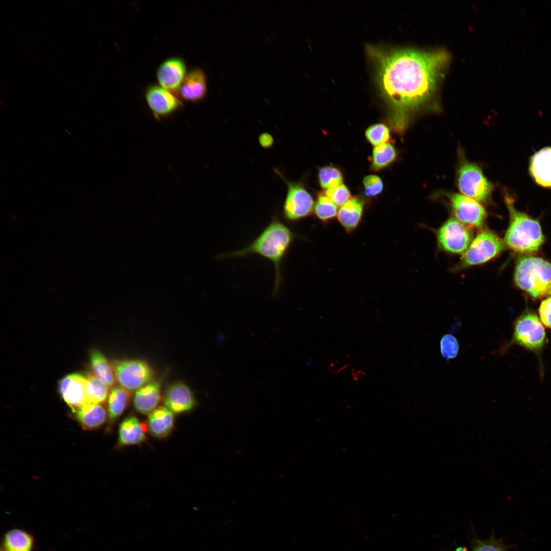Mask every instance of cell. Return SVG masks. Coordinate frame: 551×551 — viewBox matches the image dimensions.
Segmentation results:
<instances>
[{"mask_svg":"<svg viewBox=\"0 0 551 551\" xmlns=\"http://www.w3.org/2000/svg\"><path fill=\"white\" fill-rule=\"evenodd\" d=\"M382 94L391 108L389 123L404 132L413 113L432 96L448 56L444 51L384 49L368 46Z\"/></svg>","mask_w":551,"mask_h":551,"instance_id":"obj_1","label":"cell"},{"mask_svg":"<svg viewBox=\"0 0 551 551\" xmlns=\"http://www.w3.org/2000/svg\"><path fill=\"white\" fill-rule=\"evenodd\" d=\"M296 237L290 227L277 215H274L268 224L249 244L240 249L219 254L215 258H239L257 255L268 260L274 266L272 295L276 297L283 282V262Z\"/></svg>","mask_w":551,"mask_h":551,"instance_id":"obj_2","label":"cell"},{"mask_svg":"<svg viewBox=\"0 0 551 551\" xmlns=\"http://www.w3.org/2000/svg\"><path fill=\"white\" fill-rule=\"evenodd\" d=\"M504 200L510 215L509 226L503 240L506 246L520 253L536 252L544 240L539 222L518 211L514 199L506 192Z\"/></svg>","mask_w":551,"mask_h":551,"instance_id":"obj_3","label":"cell"},{"mask_svg":"<svg viewBox=\"0 0 551 551\" xmlns=\"http://www.w3.org/2000/svg\"><path fill=\"white\" fill-rule=\"evenodd\" d=\"M514 281L533 297L551 296V263L539 257L522 256L516 262Z\"/></svg>","mask_w":551,"mask_h":551,"instance_id":"obj_4","label":"cell"},{"mask_svg":"<svg viewBox=\"0 0 551 551\" xmlns=\"http://www.w3.org/2000/svg\"><path fill=\"white\" fill-rule=\"evenodd\" d=\"M506 247L504 241L489 230L480 231L463 253L458 266L464 268L485 263L501 253Z\"/></svg>","mask_w":551,"mask_h":551,"instance_id":"obj_5","label":"cell"},{"mask_svg":"<svg viewBox=\"0 0 551 551\" xmlns=\"http://www.w3.org/2000/svg\"><path fill=\"white\" fill-rule=\"evenodd\" d=\"M457 184L463 195L479 202L487 203L491 199L493 185L475 163L465 159L461 161L457 170Z\"/></svg>","mask_w":551,"mask_h":551,"instance_id":"obj_6","label":"cell"},{"mask_svg":"<svg viewBox=\"0 0 551 551\" xmlns=\"http://www.w3.org/2000/svg\"><path fill=\"white\" fill-rule=\"evenodd\" d=\"M276 172L285 181L287 187L282 209L284 219L289 223H293L309 216L315 206L310 193L302 183L289 181L279 171L277 170Z\"/></svg>","mask_w":551,"mask_h":551,"instance_id":"obj_7","label":"cell"},{"mask_svg":"<svg viewBox=\"0 0 551 551\" xmlns=\"http://www.w3.org/2000/svg\"><path fill=\"white\" fill-rule=\"evenodd\" d=\"M116 382L130 392L152 381L154 371L145 361L139 360H116L112 364Z\"/></svg>","mask_w":551,"mask_h":551,"instance_id":"obj_8","label":"cell"},{"mask_svg":"<svg viewBox=\"0 0 551 551\" xmlns=\"http://www.w3.org/2000/svg\"><path fill=\"white\" fill-rule=\"evenodd\" d=\"M440 248L452 254L464 253L472 241V234L468 227L454 217L448 219L437 232Z\"/></svg>","mask_w":551,"mask_h":551,"instance_id":"obj_9","label":"cell"},{"mask_svg":"<svg viewBox=\"0 0 551 551\" xmlns=\"http://www.w3.org/2000/svg\"><path fill=\"white\" fill-rule=\"evenodd\" d=\"M455 218L467 227L479 228L485 222L487 212L481 203L470 197L456 193H447Z\"/></svg>","mask_w":551,"mask_h":551,"instance_id":"obj_10","label":"cell"},{"mask_svg":"<svg viewBox=\"0 0 551 551\" xmlns=\"http://www.w3.org/2000/svg\"><path fill=\"white\" fill-rule=\"evenodd\" d=\"M514 336L518 343L530 349H537L542 346L545 333L537 315L529 313L522 315L517 320Z\"/></svg>","mask_w":551,"mask_h":551,"instance_id":"obj_11","label":"cell"},{"mask_svg":"<svg viewBox=\"0 0 551 551\" xmlns=\"http://www.w3.org/2000/svg\"><path fill=\"white\" fill-rule=\"evenodd\" d=\"M145 99L155 118L158 120L172 114L182 106L178 98L170 91L157 85L147 88Z\"/></svg>","mask_w":551,"mask_h":551,"instance_id":"obj_12","label":"cell"},{"mask_svg":"<svg viewBox=\"0 0 551 551\" xmlns=\"http://www.w3.org/2000/svg\"><path fill=\"white\" fill-rule=\"evenodd\" d=\"M86 376L73 373L65 376L59 382L60 395L71 410L86 403Z\"/></svg>","mask_w":551,"mask_h":551,"instance_id":"obj_13","label":"cell"},{"mask_svg":"<svg viewBox=\"0 0 551 551\" xmlns=\"http://www.w3.org/2000/svg\"><path fill=\"white\" fill-rule=\"evenodd\" d=\"M163 402L166 407L176 413L189 411L196 405L195 398L191 390L181 382L173 383L167 388Z\"/></svg>","mask_w":551,"mask_h":551,"instance_id":"obj_14","label":"cell"},{"mask_svg":"<svg viewBox=\"0 0 551 551\" xmlns=\"http://www.w3.org/2000/svg\"><path fill=\"white\" fill-rule=\"evenodd\" d=\"M186 65L179 58H171L164 61L157 72L158 81L161 86L171 91L179 89L185 76Z\"/></svg>","mask_w":551,"mask_h":551,"instance_id":"obj_15","label":"cell"},{"mask_svg":"<svg viewBox=\"0 0 551 551\" xmlns=\"http://www.w3.org/2000/svg\"><path fill=\"white\" fill-rule=\"evenodd\" d=\"M73 418L84 430H92L103 425L108 417L103 404L86 403L71 410Z\"/></svg>","mask_w":551,"mask_h":551,"instance_id":"obj_16","label":"cell"},{"mask_svg":"<svg viewBox=\"0 0 551 551\" xmlns=\"http://www.w3.org/2000/svg\"><path fill=\"white\" fill-rule=\"evenodd\" d=\"M529 171L536 184L551 188V147L542 148L532 156Z\"/></svg>","mask_w":551,"mask_h":551,"instance_id":"obj_17","label":"cell"},{"mask_svg":"<svg viewBox=\"0 0 551 551\" xmlns=\"http://www.w3.org/2000/svg\"><path fill=\"white\" fill-rule=\"evenodd\" d=\"M184 100L197 102L203 99L207 93V80L204 72L198 69L190 71L186 75L179 89Z\"/></svg>","mask_w":551,"mask_h":551,"instance_id":"obj_18","label":"cell"},{"mask_svg":"<svg viewBox=\"0 0 551 551\" xmlns=\"http://www.w3.org/2000/svg\"><path fill=\"white\" fill-rule=\"evenodd\" d=\"M161 399V384L152 380L136 391L133 405L138 412L149 414L157 408Z\"/></svg>","mask_w":551,"mask_h":551,"instance_id":"obj_19","label":"cell"},{"mask_svg":"<svg viewBox=\"0 0 551 551\" xmlns=\"http://www.w3.org/2000/svg\"><path fill=\"white\" fill-rule=\"evenodd\" d=\"M147 425L141 423L135 416L126 418L120 424L118 431V446L138 444L146 440L145 432Z\"/></svg>","mask_w":551,"mask_h":551,"instance_id":"obj_20","label":"cell"},{"mask_svg":"<svg viewBox=\"0 0 551 551\" xmlns=\"http://www.w3.org/2000/svg\"><path fill=\"white\" fill-rule=\"evenodd\" d=\"M173 423V413L165 406H160L149 414L146 425L153 436L163 438L171 432Z\"/></svg>","mask_w":551,"mask_h":551,"instance_id":"obj_21","label":"cell"},{"mask_svg":"<svg viewBox=\"0 0 551 551\" xmlns=\"http://www.w3.org/2000/svg\"><path fill=\"white\" fill-rule=\"evenodd\" d=\"M363 213L362 201L354 197L341 206L338 213V219L345 230L350 233L359 224Z\"/></svg>","mask_w":551,"mask_h":551,"instance_id":"obj_22","label":"cell"},{"mask_svg":"<svg viewBox=\"0 0 551 551\" xmlns=\"http://www.w3.org/2000/svg\"><path fill=\"white\" fill-rule=\"evenodd\" d=\"M131 397V392L120 386L113 387L111 389L107 400V411L110 425L123 412L129 404Z\"/></svg>","mask_w":551,"mask_h":551,"instance_id":"obj_23","label":"cell"},{"mask_svg":"<svg viewBox=\"0 0 551 551\" xmlns=\"http://www.w3.org/2000/svg\"><path fill=\"white\" fill-rule=\"evenodd\" d=\"M90 364L93 374L109 387L113 386L116 380L112 365L99 350L90 353Z\"/></svg>","mask_w":551,"mask_h":551,"instance_id":"obj_24","label":"cell"},{"mask_svg":"<svg viewBox=\"0 0 551 551\" xmlns=\"http://www.w3.org/2000/svg\"><path fill=\"white\" fill-rule=\"evenodd\" d=\"M86 403L104 404L107 402L110 393L109 387L90 373L86 377Z\"/></svg>","mask_w":551,"mask_h":551,"instance_id":"obj_25","label":"cell"},{"mask_svg":"<svg viewBox=\"0 0 551 551\" xmlns=\"http://www.w3.org/2000/svg\"><path fill=\"white\" fill-rule=\"evenodd\" d=\"M33 545L32 536L20 529L11 530L4 536L5 551H31Z\"/></svg>","mask_w":551,"mask_h":551,"instance_id":"obj_26","label":"cell"},{"mask_svg":"<svg viewBox=\"0 0 551 551\" xmlns=\"http://www.w3.org/2000/svg\"><path fill=\"white\" fill-rule=\"evenodd\" d=\"M396 157V149L391 144L385 143L376 146L372 154V169L380 170L386 167L395 160Z\"/></svg>","mask_w":551,"mask_h":551,"instance_id":"obj_27","label":"cell"},{"mask_svg":"<svg viewBox=\"0 0 551 551\" xmlns=\"http://www.w3.org/2000/svg\"><path fill=\"white\" fill-rule=\"evenodd\" d=\"M512 546L505 545L503 539H497L492 533L487 540H481L475 534L470 541V551H508Z\"/></svg>","mask_w":551,"mask_h":551,"instance_id":"obj_28","label":"cell"},{"mask_svg":"<svg viewBox=\"0 0 551 551\" xmlns=\"http://www.w3.org/2000/svg\"><path fill=\"white\" fill-rule=\"evenodd\" d=\"M314 213L320 220L327 221L337 214V206L325 194H319L315 203Z\"/></svg>","mask_w":551,"mask_h":551,"instance_id":"obj_29","label":"cell"},{"mask_svg":"<svg viewBox=\"0 0 551 551\" xmlns=\"http://www.w3.org/2000/svg\"><path fill=\"white\" fill-rule=\"evenodd\" d=\"M318 180L322 188L330 189L342 184L343 179L338 168L332 166H325L319 169Z\"/></svg>","mask_w":551,"mask_h":551,"instance_id":"obj_30","label":"cell"},{"mask_svg":"<svg viewBox=\"0 0 551 551\" xmlns=\"http://www.w3.org/2000/svg\"><path fill=\"white\" fill-rule=\"evenodd\" d=\"M366 137L373 145L385 143L390 139L388 128L383 123H375L369 126L365 131Z\"/></svg>","mask_w":551,"mask_h":551,"instance_id":"obj_31","label":"cell"},{"mask_svg":"<svg viewBox=\"0 0 551 551\" xmlns=\"http://www.w3.org/2000/svg\"><path fill=\"white\" fill-rule=\"evenodd\" d=\"M440 352L446 360L453 359L458 355L459 344L457 338L450 334L443 336L440 342Z\"/></svg>","mask_w":551,"mask_h":551,"instance_id":"obj_32","label":"cell"},{"mask_svg":"<svg viewBox=\"0 0 551 551\" xmlns=\"http://www.w3.org/2000/svg\"><path fill=\"white\" fill-rule=\"evenodd\" d=\"M324 193L337 206H342L349 200L351 197L349 189L343 184L328 189L325 191Z\"/></svg>","mask_w":551,"mask_h":551,"instance_id":"obj_33","label":"cell"},{"mask_svg":"<svg viewBox=\"0 0 551 551\" xmlns=\"http://www.w3.org/2000/svg\"><path fill=\"white\" fill-rule=\"evenodd\" d=\"M365 194L369 197H374L380 194L383 190V183L378 176L370 174L365 177L363 180Z\"/></svg>","mask_w":551,"mask_h":551,"instance_id":"obj_34","label":"cell"},{"mask_svg":"<svg viewBox=\"0 0 551 551\" xmlns=\"http://www.w3.org/2000/svg\"><path fill=\"white\" fill-rule=\"evenodd\" d=\"M539 313L541 322L545 326L551 328V296L542 301Z\"/></svg>","mask_w":551,"mask_h":551,"instance_id":"obj_35","label":"cell"},{"mask_svg":"<svg viewBox=\"0 0 551 551\" xmlns=\"http://www.w3.org/2000/svg\"><path fill=\"white\" fill-rule=\"evenodd\" d=\"M258 140L261 146L265 148L270 147L274 142L273 137L267 133H263L260 134L258 137Z\"/></svg>","mask_w":551,"mask_h":551,"instance_id":"obj_36","label":"cell"},{"mask_svg":"<svg viewBox=\"0 0 551 551\" xmlns=\"http://www.w3.org/2000/svg\"><path fill=\"white\" fill-rule=\"evenodd\" d=\"M454 551H468V550L465 546H459L457 547Z\"/></svg>","mask_w":551,"mask_h":551,"instance_id":"obj_37","label":"cell"},{"mask_svg":"<svg viewBox=\"0 0 551 551\" xmlns=\"http://www.w3.org/2000/svg\"><path fill=\"white\" fill-rule=\"evenodd\" d=\"M0 84H1V87H2L3 88H4V89H8V85H7V84H6V82H5L4 81H2V80H1V81H0Z\"/></svg>","mask_w":551,"mask_h":551,"instance_id":"obj_38","label":"cell"},{"mask_svg":"<svg viewBox=\"0 0 551 551\" xmlns=\"http://www.w3.org/2000/svg\"><path fill=\"white\" fill-rule=\"evenodd\" d=\"M26 50L27 51V54H28V56H29L30 57V58H31V59H32V61H33V62H35V59L34 58V57H33V55H32V54H31V52H30V51H29V50L28 49V48H27V49H26Z\"/></svg>","mask_w":551,"mask_h":551,"instance_id":"obj_39","label":"cell"},{"mask_svg":"<svg viewBox=\"0 0 551 551\" xmlns=\"http://www.w3.org/2000/svg\"><path fill=\"white\" fill-rule=\"evenodd\" d=\"M29 35V38H30V39H31V40H32V41H36V38H35L34 37V36H33V35H32V34H29V35Z\"/></svg>","mask_w":551,"mask_h":551,"instance_id":"obj_40","label":"cell"},{"mask_svg":"<svg viewBox=\"0 0 551 551\" xmlns=\"http://www.w3.org/2000/svg\"><path fill=\"white\" fill-rule=\"evenodd\" d=\"M9 28H10V30H11V31H12L13 32H14V33H15V30L14 29V28H13V27H12L11 26L9 25Z\"/></svg>","mask_w":551,"mask_h":551,"instance_id":"obj_41","label":"cell"},{"mask_svg":"<svg viewBox=\"0 0 551 551\" xmlns=\"http://www.w3.org/2000/svg\"><path fill=\"white\" fill-rule=\"evenodd\" d=\"M91 28H92L93 29V30H94L95 31H96V28H95V26H94V24H91Z\"/></svg>","mask_w":551,"mask_h":551,"instance_id":"obj_42","label":"cell"},{"mask_svg":"<svg viewBox=\"0 0 551 551\" xmlns=\"http://www.w3.org/2000/svg\"><path fill=\"white\" fill-rule=\"evenodd\" d=\"M7 67L8 69H9V70H10L11 71H13V70H12V69L10 68L9 66H7Z\"/></svg>","mask_w":551,"mask_h":551,"instance_id":"obj_43","label":"cell"},{"mask_svg":"<svg viewBox=\"0 0 551 551\" xmlns=\"http://www.w3.org/2000/svg\"><path fill=\"white\" fill-rule=\"evenodd\" d=\"M69 4H70V6L71 9H73L74 7L73 6H72L70 2H69Z\"/></svg>","mask_w":551,"mask_h":551,"instance_id":"obj_44","label":"cell"}]
</instances>
